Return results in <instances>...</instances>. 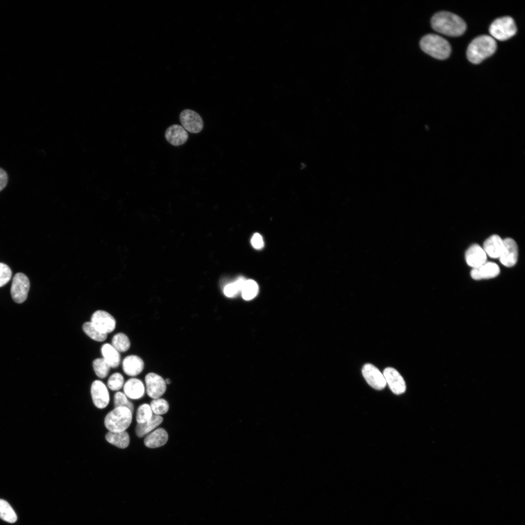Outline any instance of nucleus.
I'll return each mask as SVG.
<instances>
[{
	"label": "nucleus",
	"mask_w": 525,
	"mask_h": 525,
	"mask_svg": "<svg viewBox=\"0 0 525 525\" xmlns=\"http://www.w3.org/2000/svg\"><path fill=\"white\" fill-rule=\"evenodd\" d=\"M431 23L434 30L450 36L461 35L466 29V23L462 18L446 11L435 14L432 18Z\"/></svg>",
	"instance_id": "f257e3e1"
},
{
	"label": "nucleus",
	"mask_w": 525,
	"mask_h": 525,
	"mask_svg": "<svg viewBox=\"0 0 525 525\" xmlns=\"http://www.w3.org/2000/svg\"><path fill=\"white\" fill-rule=\"evenodd\" d=\"M496 48V42L491 36L480 35L474 38L469 45L467 56L469 61L477 64L492 55Z\"/></svg>",
	"instance_id": "f03ea898"
},
{
	"label": "nucleus",
	"mask_w": 525,
	"mask_h": 525,
	"mask_svg": "<svg viewBox=\"0 0 525 525\" xmlns=\"http://www.w3.org/2000/svg\"><path fill=\"white\" fill-rule=\"evenodd\" d=\"M420 47L425 53L438 59L447 58L451 51L450 45L445 38L432 34L421 39Z\"/></svg>",
	"instance_id": "7ed1b4c3"
},
{
	"label": "nucleus",
	"mask_w": 525,
	"mask_h": 525,
	"mask_svg": "<svg viewBox=\"0 0 525 525\" xmlns=\"http://www.w3.org/2000/svg\"><path fill=\"white\" fill-rule=\"evenodd\" d=\"M132 412L126 407H115L106 415L104 423L111 432H122L130 426L132 420Z\"/></svg>",
	"instance_id": "20e7f679"
},
{
	"label": "nucleus",
	"mask_w": 525,
	"mask_h": 525,
	"mask_svg": "<svg viewBox=\"0 0 525 525\" xmlns=\"http://www.w3.org/2000/svg\"><path fill=\"white\" fill-rule=\"evenodd\" d=\"M517 32L513 19L508 16L496 19L490 25V34L500 41L506 40L513 36ZM492 37V38H493Z\"/></svg>",
	"instance_id": "39448f33"
},
{
	"label": "nucleus",
	"mask_w": 525,
	"mask_h": 525,
	"mask_svg": "<svg viewBox=\"0 0 525 525\" xmlns=\"http://www.w3.org/2000/svg\"><path fill=\"white\" fill-rule=\"evenodd\" d=\"M30 289V281L23 273H17L14 276L11 287V294L15 302H23L27 298Z\"/></svg>",
	"instance_id": "423d86ee"
},
{
	"label": "nucleus",
	"mask_w": 525,
	"mask_h": 525,
	"mask_svg": "<svg viewBox=\"0 0 525 525\" xmlns=\"http://www.w3.org/2000/svg\"><path fill=\"white\" fill-rule=\"evenodd\" d=\"M147 395L152 399L159 398L166 390V384L163 378L155 373H149L145 377Z\"/></svg>",
	"instance_id": "0eeeda50"
},
{
	"label": "nucleus",
	"mask_w": 525,
	"mask_h": 525,
	"mask_svg": "<svg viewBox=\"0 0 525 525\" xmlns=\"http://www.w3.org/2000/svg\"><path fill=\"white\" fill-rule=\"evenodd\" d=\"M90 322L100 331L106 334L112 332L116 327L114 317L103 310L95 311L91 316Z\"/></svg>",
	"instance_id": "6e6552de"
},
{
	"label": "nucleus",
	"mask_w": 525,
	"mask_h": 525,
	"mask_svg": "<svg viewBox=\"0 0 525 525\" xmlns=\"http://www.w3.org/2000/svg\"><path fill=\"white\" fill-rule=\"evenodd\" d=\"M90 393L93 402L98 408H105L109 404V393L106 386L102 381L97 380L93 382Z\"/></svg>",
	"instance_id": "1a4fd4ad"
},
{
	"label": "nucleus",
	"mask_w": 525,
	"mask_h": 525,
	"mask_svg": "<svg viewBox=\"0 0 525 525\" xmlns=\"http://www.w3.org/2000/svg\"><path fill=\"white\" fill-rule=\"evenodd\" d=\"M179 119L182 127L190 132L197 133L203 127L201 117L193 110L188 109L183 110L180 113Z\"/></svg>",
	"instance_id": "9d476101"
},
{
	"label": "nucleus",
	"mask_w": 525,
	"mask_h": 525,
	"mask_svg": "<svg viewBox=\"0 0 525 525\" xmlns=\"http://www.w3.org/2000/svg\"><path fill=\"white\" fill-rule=\"evenodd\" d=\"M363 377L368 384L376 390H382L386 386L385 377L380 371L371 364H366L362 368Z\"/></svg>",
	"instance_id": "9b49d317"
},
{
	"label": "nucleus",
	"mask_w": 525,
	"mask_h": 525,
	"mask_svg": "<svg viewBox=\"0 0 525 525\" xmlns=\"http://www.w3.org/2000/svg\"><path fill=\"white\" fill-rule=\"evenodd\" d=\"M383 375L386 383L393 393L400 395L405 391L404 380L396 369L391 367L386 368L384 370Z\"/></svg>",
	"instance_id": "f8f14e48"
},
{
	"label": "nucleus",
	"mask_w": 525,
	"mask_h": 525,
	"mask_svg": "<svg viewBox=\"0 0 525 525\" xmlns=\"http://www.w3.org/2000/svg\"><path fill=\"white\" fill-rule=\"evenodd\" d=\"M504 245L499 257L500 261L506 267L515 265L518 259V247L515 241L510 238L503 240Z\"/></svg>",
	"instance_id": "ddd939ff"
},
{
	"label": "nucleus",
	"mask_w": 525,
	"mask_h": 525,
	"mask_svg": "<svg viewBox=\"0 0 525 525\" xmlns=\"http://www.w3.org/2000/svg\"><path fill=\"white\" fill-rule=\"evenodd\" d=\"M465 259L467 264L474 268L486 262L487 254L479 245L474 244L471 246L466 252Z\"/></svg>",
	"instance_id": "4468645a"
},
{
	"label": "nucleus",
	"mask_w": 525,
	"mask_h": 525,
	"mask_svg": "<svg viewBox=\"0 0 525 525\" xmlns=\"http://www.w3.org/2000/svg\"><path fill=\"white\" fill-rule=\"evenodd\" d=\"M500 273L498 265L492 262H486L481 266L472 268L471 275L476 280L488 279L495 277Z\"/></svg>",
	"instance_id": "2eb2a0df"
},
{
	"label": "nucleus",
	"mask_w": 525,
	"mask_h": 525,
	"mask_svg": "<svg viewBox=\"0 0 525 525\" xmlns=\"http://www.w3.org/2000/svg\"><path fill=\"white\" fill-rule=\"evenodd\" d=\"M165 136L166 140L171 144L178 146L185 143L188 139L187 131L178 124H173L166 130Z\"/></svg>",
	"instance_id": "dca6fc26"
},
{
	"label": "nucleus",
	"mask_w": 525,
	"mask_h": 525,
	"mask_svg": "<svg viewBox=\"0 0 525 525\" xmlns=\"http://www.w3.org/2000/svg\"><path fill=\"white\" fill-rule=\"evenodd\" d=\"M123 393L126 397L132 400L141 398L145 393V386L142 381L138 379L131 378L123 385Z\"/></svg>",
	"instance_id": "f3484780"
},
{
	"label": "nucleus",
	"mask_w": 525,
	"mask_h": 525,
	"mask_svg": "<svg viewBox=\"0 0 525 525\" xmlns=\"http://www.w3.org/2000/svg\"><path fill=\"white\" fill-rule=\"evenodd\" d=\"M144 368V363L141 358L135 355H131L124 358L122 361L124 372L130 376H135L141 372Z\"/></svg>",
	"instance_id": "a211bd4d"
},
{
	"label": "nucleus",
	"mask_w": 525,
	"mask_h": 525,
	"mask_svg": "<svg viewBox=\"0 0 525 525\" xmlns=\"http://www.w3.org/2000/svg\"><path fill=\"white\" fill-rule=\"evenodd\" d=\"M168 439L167 431L162 428H158L147 434L144 439V443L148 448H156L165 444Z\"/></svg>",
	"instance_id": "6ab92c4d"
},
{
	"label": "nucleus",
	"mask_w": 525,
	"mask_h": 525,
	"mask_svg": "<svg viewBox=\"0 0 525 525\" xmlns=\"http://www.w3.org/2000/svg\"><path fill=\"white\" fill-rule=\"evenodd\" d=\"M503 240L497 235H493L484 242L483 249L489 257L499 258L503 248Z\"/></svg>",
	"instance_id": "aec40b11"
},
{
	"label": "nucleus",
	"mask_w": 525,
	"mask_h": 525,
	"mask_svg": "<svg viewBox=\"0 0 525 525\" xmlns=\"http://www.w3.org/2000/svg\"><path fill=\"white\" fill-rule=\"evenodd\" d=\"M162 421L163 418L161 416L153 414L151 419L148 421L137 424L135 429L137 436L139 438L145 436L158 426Z\"/></svg>",
	"instance_id": "412c9836"
},
{
	"label": "nucleus",
	"mask_w": 525,
	"mask_h": 525,
	"mask_svg": "<svg viewBox=\"0 0 525 525\" xmlns=\"http://www.w3.org/2000/svg\"><path fill=\"white\" fill-rule=\"evenodd\" d=\"M105 439L108 443L121 449L126 448L130 442L129 436L126 431L117 432L109 431L105 435Z\"/></svg>",
	"instance_id": "4be33fe9"
},
{
	"label": "nucleus",
	"mask_w": 525,
	"mask_h": 525,
	"mask_svg": "<svg viewBox=\"0 0 525 525\" xmlns=\"http://www.w3.org/2000/svg\"><path fill=\"white\" fill-rule=\"evenodd\" d=\"M101 352L103 358L110 368H116L119 366L121 361L120 354L112 345L108 343L103 345Z\"/></svg>",
	"instance_id": "5701e85b"
},
{
	"label": "nucleus",
	"mask_w": 525,
	"mask_h": 525,
	"mask_svg": "<svg viewBox=\"0 0 525 525\" xmlns=\"http://www.w3.org/2000/svg\"><path fill=\"white\" fill-rule=\"evenodd\" d=\"M0 518L10 523H14L17 520V514L10 505L1 499H0Z\"/></svg>",
	"instance_id": "b1692460"
},
{
	"label": "nucleus",
	"mask_w": 525,
	"mask_h": 525,
	"mask_svg": "<svg viewBox=\"0 0 525 525\" xmlns=\"http://www.w3.org/2000/svg\"><path fill=\"white\" fill-rule=\"evenodd\" d=\"M82 328L85 333L95 341L102 342L106 339L107 334L100 331L91 322L84 323Z\"/></svg>",
	"instance_id": "393cba45"
},
{
	"label": "nucleus",
	"mask_w": 525,
	"mask_h": 525,
	"mask_svg": "<svg viewBox=\"0 0 525 525\" xmlns=\"http://www.w3.org/2000/svg\"><path fill=\"white\" fill-rule=\"evenodd\" d=\"M111 345L119 352H125L129 349L130 342L127 335L119 332L112 337Z\"/></svg>",
	"instance_id": "a878e982"
},
{
	"label": "nucleus",
	"mask_w": 525,
	"mask_h": 525,
	"mask_svg": "<svg viewBox=\"0 0 525 525\" xmlns=\"http://www.w3.org/2000/svg\"><path fill=\"white\" fill-rule=\"evenodd\" d=\"M258 291L259 287L255 281L245 280L241 290L242 297L245 300H250L256 297Z\"/></svg>",
	"instance_id": "bb28decb"
},
{
	"label": "nucleus",
	"mask_w": 525,
	"mask_h": 525,
	"mask_svg": "<svg viewBox=\"0 0 525 525\" xmlns=\"http://www.w3.org/2000/svg\"><path fill=\"white\" fill-rule=\"evenodd\" d=\"M93 368L96 375L100 378L106 377L110 371V367L103 358L95 359Z\"/></svg>",
	"instance_id": "cd10ccee"
},
{
	"label": "nucleus",
	"mask_w": 525,
	"mask_h": 525,
	"mask_svg": "<svg viewBox=\"0 0 525 525\" xmlns=\"http://www.w3.org/2000/svg\"><path fill=\"white\" fill-rule=\"evenodd\" d=\"M246 280L244 277L238 278L235 281L228 284L224 288V293L228 297H233L241 291Z\"/></svg>",
	"instance_id": "c85d7f7f"
},
{
	"label": "nucleus",
	"mask_w": 525,
	"mask_h": 525,
	"mask_svg": "<svg viewBox=\"0 0 525 525\" xmlns=\"http://www.w3.org/2000/svg\"><path fill=\"white\" fill-rule=\"evenodd\" d=\"M149 405L153 413L158 416L167 413L169 408L167 401L159 398L153 399Z\"/></svg>",
	"instance_id": "c756f323"
},
{
	"label": "nucleus",
	"mask_w": 525,
	"mask_h": 525,
	"mask_svg": "<svg viewBox=\"0 0 525 525\" xmlns=\"http://www.w3.org/2000/svg\"><path fill=\"white\" fill-rule=\"evenodd\" d=\"M153 415L149 404L143 403L139 406L136 413L138 423H143L150 420Z\"/></svg>",
	"instance_id": "7c9ffc66"
},
{
	"label": "nucleus",
	"mask_w": 525,
	"mask_h": 525,
	"mask_svg": "<svg viewBox=\"0 0 525 525\" xmlns=\"http://www.w3.org/2000/svg\"><path fill=\"white\" fill-rule=\"evenodd\" d=\"M124 385V378L123 376L119 372H116L112 374L107 381V386L109 389L113 391L119 390Z\"/></svg>",
	"instance_id": "2f4dec72"
},
{
	"label": "nucleus",
	"mask_w": 525,
	"mask_h": 525,
	"mask_svg": "<svg viewBox=\"0 0 525 525\" xmlns=\"http://www.w3.org/2000/svg\"><path fill=\"white\" fill-rule=\"evenodd\" d=\"M114 407L123 406L129 408L133 413L134 411L133 404L130 402L124 393L120 391L116 392L114 396Z\"/></svg>",
	"instance_id": "473e14b6"
},
{
	"label": "nucleus",
	"mask_w": 525,
	"mask_h": 525,
	"mask_svg": "<svg viewBox=\"0 0 525 525\" xmlns=\"http://www.w3.org/2000/svg\"><path fill=\"white\" fill-rule=\"evenodd\" d=\"M12 271L5 263L0 262V287L5 285L10 280Z\"/></svg>",
	"instance_id": "72a5a7b5"
},
{
	"label": "nucleus",
	"mask_w": 525,
	"mask_h": 525,
	"mask_svg": "<svg viewBox=\"0 0 525 525\" xmlns=\"http://www.w3.org/2000/svg\"><path fill=\"white\" fill-rule=\"evenodd\" d=\"M251 243L254 248L261 249L263 247L264 243L262 236L258 233H255L251 239Z\"/></svg>",
	"instance_id": "f704fd0d"
},
{
	"label": "nucleus",
	"mask_w": 525,
	"mask_h": 525,
	"mask_svg": "<svg viewBox=\"0 0 525 525\" xmlns=\"http://www.w3.org/2000/svg\"><path fill=\"white\" fill-rule=\"evenodd\" d=\"M8 182V175L6 172L2 168H0V191L2 190L6 186Z\"/></svg>",
	"instance_id": "c9c22d12"
},
{
	"label": "nucleus",
	"mask_w": 525,
	"mask_h": 525,
	"mask_svg": "<svg viewBox=\"0 0 525 525\" xmlns=\"http://www.w3.org/2000/svg\"><path fill=\"white\" fill-rule=\"evenodd\" d=\"M165 381L166 384H170L171 383V381L169 378L166 379Z\"/></svg>",
	"instance_id": "e433bc0d"
}]
</instances>
